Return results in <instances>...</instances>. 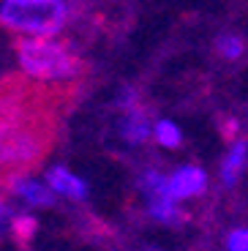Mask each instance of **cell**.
Here are the masks:
<instances>
[{
  "label": "cell",
  "instance_id": "cell-7",
  "mask_svg": "<svg viewBox=\"0 0 248 251\" xmlns=\"http://www.w3.org/2000/svg\"><path fill=\"white\" fill-rule=\"evenodd\" d=\"M120 131H123L125 142H131V145H142V142H148V139H150L153 128H150L148 115H145L142 109H139V107H131L128 112H125V118H123V126H120Z\"/></svg>",
  "mask_w": 248,
  "mask_h": 251
},
{
  "label": "cell",
  "instance_id": "cell-2",
  "mask_svg": "<svg viewBox=\"0 0 248 251\" xmlns=\"http://www.w3.org/2000/svg\"><path fill=\"white\" fill-rule=\"evenodd\" d=\"M0 22L17 33L55 36L69 22L66 0H3Z\"/></svg>",
  "mask_w": 248,
  "mask_h": 251
},
{
  "label": "cell",
  "instance_id": "cell-4",
  "mask_svg": "<svg viewBox=\"0 0 248 251\" xmlns=\"http://www.w3.org/2000/svg\"><path fill=\"white\" fill-rule=\"evenodd\" d=\"M205 188H207V175L199 167H180L169 175V194H172L174 202L205 194Z\"/></svg>",
  "mask_w": 248,
  "mask_h": 251
},
{
  "label": "cell",
  "instance_id": "cell-10",
  "mask_svg": "<svg viewBox=\"0 0 248 251\" xmlns=\"http://www.w3.org/2000/svg\"><path fill=\"white\" fill-rule=\"evenodd\" d=\"M216 50L221 52L223 57H229V60H237L243 55V41L237 36H221L216 41Z\"/></svg>",
  "mask_w": 248,
  "mask_h": 251
},
{
  "label": "cell",
  "instance_id": "cell-9",
  "mask_svg": "<svg viewBox=\"0 0 248 251\" xmlns=\"http://www.w3.org/2000/svg\"><path fill=\"white\" fill-rule=\"evenodd\" d=\"M153 137L158 139V145H164V148H180V142H183V134H180V128L172 120H158L155 128H153Z\"/></svg>",
  "mask_w": 248,
  "mask_h": 251
},
{
  "label": "cell",
  "instance_id": "cell-13",
  "mask_svg": "<svg viewBox=\"0 0 248 251\" xmlns=\"http://www.w3.org/2000/svg\"><path fill=\"white\" fill-rule=\"evenodd\" d=\"M11 221V207L6 205V202H0V232H3V226Z\"/></svg>",
  "mask_w": 248,
  "mask_h": 251
},
{
  "label": "cell",
  "instance_id": "cell-1",
  "mask_svg": "<svg viewBox=\"0 0 248 251\" xmlns=\"http://www.w3.org/2000/svg\"><path fill=\"white\" fill-rule=\"evenodd\" d=\"M17 57L22 63L25 74L36 76V79H74L79 76L82 63L76 57V52L63 41H52L47 36L38 38H22L17 44Z\"/></svg>",
  "mask_w": 248,
  "mask_h": 251
},
{
  "label": "cell",
  "instance_id": "cell-8",
  "mask_svg": "<svg viewBox=\"0 0 248 251\" xmlns=\"http://www.w3.org/2000/svg\"><path fill=\"white\" fill-rule=\"evenodd\" d=\"M246 161H248V142H235L229 148V153H226V158H223V164H221L223 186L232 188L237 180H240L243 170H246Z\"/></svg>",
  "mask_w": 248,
  "mask_h": 251
},
{
  "label": "cell",
  "instance_id": "cell-3",
  "mask_svg": "<svg viewBox=\"0 0 248 251\" xmlns=\"http://www.w3.org/2000/svg\"><path fill=\"white\" fill-rule=\"evenodd\" d=\"M145 197H148V210L155 221H164V224H177L180 221V210L177 202L169 194V177H164L161 172L148 170L139 180Z\"/></svg>",
  "mask_w": 248,
  "mask_h": 251
},
{
  "label": "cell",
  "instance_id": "cell-5",
  "mask_svg": "<svg viewBox=\"0 0 248 251\" xmlns=\"http://www.w3.org/2000/svg\"><path fill=\"white\" fill-rule=\"evenodd\" d=\"M11 191L19 194L33 207H52L55 205V191L50 188V183L44 186V183L33 180V177H22V175L11 177Z\"/></svg>",
  "mask_w": 248,
  "mask_h": 251
},
{
  "label": "cell",
  "instance_id": "cell-12",
  "mask_svg": "<svg viewBox=\"0 0 248 251\" xmlns=\"http://www.w3.org/2000/svg\"><path fill=\"white\" fill-rule=\"evenodd\" d=\"M226 249L229 251H248V229H232L226 238Z\"/></svg>",
  "mask_w": 248,
  "mask_h": 251
},
{
  "label": "cell",
  "instance_id": "cell-6",
  "mask_svg": "<svg viewBox=\"0 0 248 251\" xmlns=\"http://www.w3.org/2000/svg\"><path fill=\"white\" fill-rule=\"evenodd\" d=\"M47 183L55 194H63L69 200H85L87 197V183L82 177L71 175L66 167H55V170L47 172Z\"/></svg>",
  "mask_w": 248,
  "mask_h": 251
},
{
  "label": "cell",
  "instance_id": "cell-11",
  "mask_svg": "<svg viewBox=\"0 0 248 251\" xmlns=\"http://www.w3.org/2000/svg\"><path fill=\"white\" fill-rule=\"evenodd\" d=\"M11 224H14V232H17L19 238H30V235L36 232V226H38L33 216H17Z\"/></svg>",
  "mask_w": 248,
  "mask_h": 251
}]
</instances>
